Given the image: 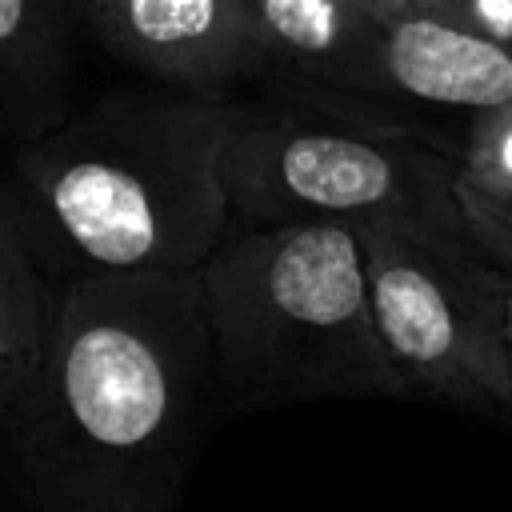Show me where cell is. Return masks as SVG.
Returning <instances> with one entry per match:
<instances>
[{
	"label": "cell",
	"mask_w": 512,
	"mask_h": 512,
	"mask_svg": "<svg viewBox=\"0 0 512 512\" xmlns=\"http://www.w3.org/2000/svg\"><path fill=\"white\" fill-rule=\"evenodd\" d=\"M456 180L484 192H512V104L460 128Z\"/></svg>",
	"instance_id": "cell-10"
},
{
	"label": "cell",
	"mask_w": 512,
	"mask_h": 512,
	"mask_svg": "<svg viewBox=\"0 0 512 512\" xmlns=\"http://www.w3.org/2000/svg\"><path fill=\"white\" fill-rule=\"evenodd\" d=\"M76 12L112 60L160 88L228 100L268 80L252 0H76Z\"/></svg>",
	"instance_id": "cell-6"
},
{
	"label": "cell",
	"mask_w": 512,
	"mask_h": 512,
	"mask_svg": "<svg viewBox=\"0 0 512 512\" xmlns=\"http://www.w3.org/2000/svg\"><path fill=\"white\" fill-rule=\"evenodd\" d=\"M196 280L224 416L408 396L376 332L356 224H232Z\"/></svg>",
	"instance_id": "cell-3"
},
{
	"label": "cell",
	"mask_w": 512,
	"mask_h": 512,
	"mask_svg": "<svg viewBox=\"0 0 512 512\" xmlns=\"http://www.w3.org/2000/svg\"><path fill=\"white\" fill-rule=\"evenodd\" d=\"M456 200H460L464 224L476 236V244L504 272H512V192H484V188L456 180Z\"/></svg>",
	"instance_id": "cell-11"
},
{
	"label": "cell",
	"mask_w": 512,
	"mask_h": 512,
	"mask_svg": "<svg viewBox=\"0 0 512 512\" xmlns=\"http://www.w3.org/2000/svg\"><path fill=\"white\" fill-rule=\"evenodd\" d=\"M428 12H440L496 44H512V0H444L440 8Z\"/></svg>",
	"instance_id": "cell-12"
},
{
	"label": "cell",
	"mask_w": 512,
	"mask_h": 512,
	"mask_svg": "<svg viewBox=\"0 0 512 512\" xmlns=\"http://www.w3.org/2000/svg\"><path fill=\"white\" fill-rule=\"evenodd\" d=\"M232 224H364L376 216L464 220L456 160L360 112L264 88L236 104L224 148Z\"/></svg>",
	"instance_id": "cell-4"
},
{
	"label": "cell",
	"mask_w": 512,
	"mask_h": 512,
	"mask_svg": "<svg viewBox=\"0 0 512 512\" xmlns=\"http://www.w3.org/2000/svg\"><path fill=\"white\" fill-rule=\"evenodd\" d=\"M52 304L56 280L36 260L20 208L0 184V420L40 368Z\"/></svg>",
	"instance_id": "cell-9"
},
{
	"label": "cell",
	"mask_w": 512,
	"mask_h": 512,
	"mask_svg": "<svg viewBox=\"0 0 512 512\" xmlns=\"http://www.w3.org/2000/svg\"><path fill=\"white\" fill-rule=\"evenodd\" d=\"M236 100L116 88L16 148L8 192L44 272L192 276L232 228L224 148Z\"/></svg>",
	"instance_id": "cell-2"
},
{
	"label": "cell",
	"mask_w": 512,
	"mask_h": 512,
	"mask_svg": "<svg viewBox=\"0 0 512 512\" xmlns=\"http://www.w3.org/2000/svg\"><path fill=\"white\" fill-rule=\"evenodd\" d=\"M76 0H0V140L32 144L72 116Z\"/></svg>",
	"instance_id": "cell-7"
},
{
	"label": "cell",
	"mask_w": 512,
	"mask_h": 512,
	"mask_svg": "<svg viewBox=\"0 0 512 512\" xmlns=\"http://www.w3.org/2000/svg\"><path fill=\"white\" fill-rule=\"evenodd\" d=\"M392 0H252L256 40L268 60L264 88L340 104L348 72Z\"/></svg>",
	"instance_id": "cell-8"
},
{
	"label": "cell",
	"mask_w": 512,
	"mask_h": 512,
	"mask_svg": "<svg viewBox=\"0 0 512 512\" xmlns=\"http://www.w3.org/2000/svg\"><path fill=\"white\" fill-rule=\"evenodd\" d=\"M216 416L196 272L60 280L40 368L0 420V476L20 512H180Z\"/></svg>",
	"instance_id": "cell-1"
},
{
	"label": "cell",
	"mask_w": 512,
	"mask_h": 512,
	"mask_svg": "<svg viewBox=\"0 0 512 512\" xmlns=\"http://www.w3.org/2000/svg\"><path fill=\"white\" fill-rule=\"evenodd\" d=\"M504 336H508V352H512V272H504Z\"/></svg>",
	"instance_id": "cell-13"
},
{
	"label": "cell",
	"mask_w": 512,
	"mask_h": 512,
	"mask_svg": "<svg viewBox=\"0 0 512 512\" xmlns=\"http://www.w3.org/2000/svg\"><path fill=\"white\" fill-rule=\"evenodd\" d=\"M376 332L416 400L512 424L504 268L464 220L376 216L356 224Z\"/></svg>",
	"instance_id": "cell-5"
},
{
	"label": "cell",
	"mask_w": 512,
	"mask_h": 512,
	"mask_svg": "<svg viewBox=\"0 0 512 512\" xmlns=\"http://www.w3.org/2000/svg\"><path fill=\"white\" fill-rule=\"evenodd\" d=\"M412 4H420V8H440L444 0H412Z\"/></svg>",
	"instance_id": "cell-14"
}]
</instances>
